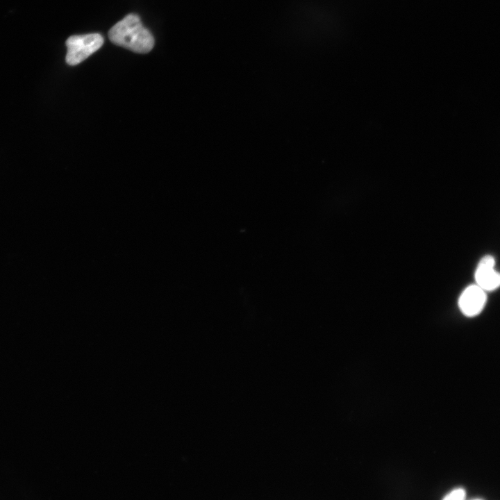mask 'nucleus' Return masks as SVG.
Listing matches in <instances>:
<instances>
[{"label": "nucleus", "instance_id": "nucleus-4", "mask_svg": "<svg viewBox=\"0 0 500 500\" xmlns=\"http://www.w3.org/2000/svg\"><path fill=\"white\" fill-rule=\"evenodd\" d=\"M495 260L491 256H484L475 272L476 285L483 290L491 291L500 286V273L494 269Z\"/></svg>", "mask_w": 500, "mask_h": 500}, {"label": "nucleus", "instance_id": "nucleus-2", "mask_svg": "<svg viewBox=\"0 0 500 500\" xmlns=\"http://www.w3.org/2000/svg\"><path fill=\"white\" fill-rule=\"evenodd\" d=\"M103 44V38L99 33L70 36L66 41V62L72 66L81 63L97 51Z\"/></svg>", "mask_w": 500, "mask_h": 500}, {"label": "nucleus", "instance_id": "nucleus-6", "mask_svg": "<svg viewBox=\"0 0 500 500\" xmlns=\"http://www.w3.org/2000/svg\"><path fill=\"white\" fill-rule=\"evenodd\" d=\"M470 500H483V499H479V498H476V499H470Z\"/></svg>", "mask_w": 500, "mask_h": 500}, {"label": "nucleus", "instance_id": "nucleus-5", "mask_svg": "<svg viewBox=\"0 0 500 500\" xmlns=\"http://www.w3.org/2000/svg\"><path fill=\"white\" fill-rule=\"evenodd\" d=\"M466 492L463 488H456L448 493L442 500H465Z\"/></svg>", "mask_w": 500, "mask_h": 500}, {"label": "nucleus", "instance_id": "nucleus-1", "mask_svg": "<svg viewBox=\"0 0 500 500\" xmlns=\"http://www.w3.org/2000/svg\"><path fill=\"white\" fill-rule=\"evenodd\" d=\"M108 38L113 44L135 53H148L154 45L151 32L142 25L139 16L133 13L117 22L108 31Z\"/></svg>", "mask_w": 500, "mask_h": 500}, {"label": "nucleus", "instance_id": "nucleus-3", "mask_svg": "<svg viewBox=\"0 0 500 500\" xmlns=\"http://www.w3.org/2000/svg\"><path fill=\"white\" fill-rule=\"evenodd\" d=\"M485 302V290L477 285H472L466 288L460 294L458 306L465 315L474 317L481 312Z\"/></svg>", "mask_w": 500, "mask_h": 500}]
</instances>
